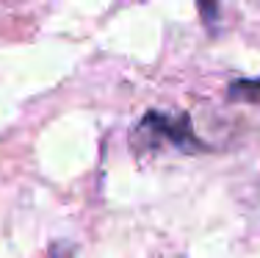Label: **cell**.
I'll return each mask as SVG.
<instances>
[{"label":"cell","instance_id":"obj_1","mask_svg":"<svg viewBox=\"0 0 260 258\" xmlns=\"http://www.w3.org/2000/svg\"><path fill=\"white\" fill-rule=\"evenodd\" d=\"M233 95H260V78L257 81H241V83H233Z\"/></svg>","mask_w":260,"mask_h":258}]
</instances>
